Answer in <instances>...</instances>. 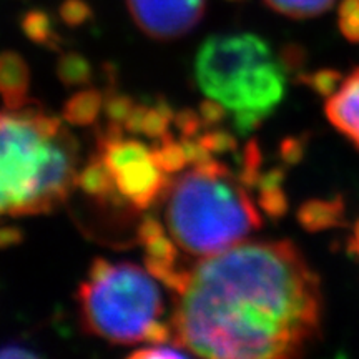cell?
<instances>
[{"instance_id": "cell-7", "label": "cell", "mask_w": 359, "mask_h": 359, "mask_svg": "<svg viewBox=\"0 0 359 359\" xmlns=\"http://www.w3.org/2000/svg\"><path fill=\"white\" fill-rule=\"evenodd\" d=\"M127 7L143 34L167 42L190 34L200 24L206 0H127Z\"/></svg>"}, {"instance_id": "cell-19", "label": "cell", "mask_w": 359, "mask_h": 359, "mask_svg": "<svg viewBox=\"0 0 359 359\" xmlns=\"http://www.w3.org/2000/svg\"><path fill=\"white\" fill-rule=\"evenodd\" d=\"M58 79L65 85H85L92 79V65L80 53H64L57 64Z\"/></svg>"}, {"instance_id": "cell-22", "label": "cell", "mask_w": 359, "mask_h": 359, "mask_svg": "<svg viewBox=\"0 0 359 359\" xmlns=\"http://www.w3.org/2000/svg\"><path fill=\"white\" fill-rule=\"evenodd\" d=\"M135 103L132 98L122 93H110L105 97V114L109 116L111 125H125L128 116L132 115Z\"/></svg>"}, {"instance_id": "cell-21", "label": "cell", "mask_w": 359, "mask_h": 359, "mask_svg": "<svg viewBox=\"0 0 359 359\" xmlns=\"http://www.w3.org/2000/svg\"><path fill=\"white\" fill-rule=\"evenodd\" d=\"M302 80H304V83L316 93H320V95L331 97L339 88L344 79L338 70L323 69L313 72L309 75H303Z\"/></svg>"}, {"instance_id": "cell-27", "label": "cell", "mask_w": 359, "mask_h": 359, "mask_svg": "<svg viewBox=\"0 0 359 359\" xmlns=\"http://www.w3.org/2000/svg\"><path fill=\"white\" fill-rule=\"evenodd\" d=\"M22 238L24 236H22V231L19 230V228L2 226L0 228V250L20 243Z\"/></svg>"}, {"instance_id": "cell-6", "label": "cell", "mask_w": 359, "mask_h": 359, "mask_svg": "<svg viewBox=\"0 0 359 359\" xmlns=\"http://www.w3.org/2000/svg\"><path fill=\"white\" fill-rule=\"evenodd\" d=\"M100 158L114 178L116 195L137 210H148L167 187L168 175L156 163L145 143L125 138L118 125H111L98 143Z\"/></svg>"}, {"instance_id": "cell-16", "label": "cell", "mask_w": 359, "mask_h": 359, "mask_svg": "<svg viewBox=\"0 0 359 359\" xmlns=\"http://www.w3.org/2000/svg\"><path fill=\"white\" fill-rule=\"evenodd\" d=\"M20 27L24 34L32 42L47 45V47H57L58 45V35L53 29L52 17L43 11H29L24 13L20 20Z\"/></svg>"}, {"instance_id": "cell-8", "label": "cell", "mask_w": 359, "mask_h": 359, "mask_svg": "<svg viewBox=\"0 0 359 359\" xmlns=\"http://www.w3.org/2000/svg\"><path fill=\"white\" fill-rule=\"evenodd\" d=\"M138 241L145 250L147 269L160 283L175 293H180L187 283L188 269L180 268L177 243L167 235L163 226L155 218L147 217L138 228Z\"/></svg>"}, {"instance_id": "cell-4", "label": "cell", "mask_w": 359, "mask_h": 359, "mask_svg": "<svg viewBox=\"0 0 359 359\" xmlns=\"http://www.w3.org/2000/svg\"><path fill=\"white\" fill-rule=\"evenodd\" d=\"M195 79L243 135L258 128L286 92L285 67L262 37L246 32L206 39L195 58Z\"/></svg>"}, {"instance_id": "cell-20", "label": "cell", "mask_w": 359, "mask_h": 359, "mask_svg": "<svg viewBox=\"0 0 359 359\" xmlns=\"http://www.w3.org/2000/svg\"><path fill=\"white\" fill-rule=\"evenodd\" d=\"M341 34L353 43H359V0H341L338 8Z\"/></svg>"}, {"instance_id": "cell-13", "label": "cell", "mask_w": 359, "mask_h": 359, "mask_svg": "<svg viewBox=\"0 0 359 359\" xmlns=\"http://www.w3.org/2000/svg\"><path fill=\"white\" fill-rule=\"evenodd\" d=\"M105 107V98L97 90H82L72 95L65 103L64 118L67 123L77 127H88L95 123L98 115Z\"/></svg>"}, {"instance_id": "cell-12", "label": "cell", "mask_w": 359, "mask_h": 359, "mask_svg": "<svg viewBox=\"0 0 359 359\" xmlns=\"http://www.w3.org/2000/svg\"><path fill=\"white\" fill-rule=\"evenodd\" d=\"M175 122L173 110L167 103H158L155 107L135 105L132 115L123 125L128 132L135 135H147V137L161 140L170 135V125Z\"/></svg>"}, {"instance_id": "cell-18", "label": "cell", "mask_w": 359, "mask_h": 359, "mask_svg": "<svg viewBox=\"0 0 359 359\" xmlns=\"http://www.w3.org/2000/svg\"><path fill=\"white\" fill-rule=\"evenodd\" d=\"M160 145L154 148V156L160 168L167 175L172 173H182L188 165H190V158H188L185 143L173 142V138L165 137L161 138Z\"/></svg>"}, {"instance_id": "cell-10", "label": "cell", "mask_w": 359, "mask_h": 359, "mask_svg": "<svg viewBox=\"0 0 359 359\" xmlns=\"http://www.w3.org/2000/svg\"><path fill=\"white\" fill-rule=\"evenodd\" d=\"M30 72L27 62L15 52L0 53V97L7 109L17 110L29 102Z\"/></svg>"}, {"instance_id": "cell-23", "label": "cell", "mask_w": 359, "mask_h": 359, "mask_svg": "<svg viewBox=\"0 0 359 359\" xmlns=\"http://www.w3.org/2000/svg\"><path fill=\"white\" fill-rule=\"evenodd\" d=\"M60 19L69 27H80L92 19V7L85 0H64L60 6Z\"/></svg>"}, {"instance_id": "cell-3", "label": "cell", "mask_w": 359, "mask_h": 359, "mask_svg": "<svg viewBox=\"0 0 359 359\" xmlns=\"http://www.w3.org/2000/svg\"><path fill=\"white\" fill-rule=\"evenodd\" d=\"M240 177L213 158L193 163L170 187L168 233L193 257L231 248L262 226V217Z\"/></svg>"}, {"instance_id": "cell-24", "label": "cell", "mask_w": 359, "mask_h": 359, "mask_svg": "<svg viewBox=\"0 0 359 359\" xmlns=\"http://www.w3.org/2000/svg\"><path fill=\"white\" fill-rule=\"evenodd\" d=\"M180 346V344H178ZM178 346L172 348L167 343H151L148 344V348H140L137 351L130 354V358L133 359H161V358H187L190 351L188 349H180Z\"/></svg>"}, {"instance_id": "cell-28", "label": "cell", "mask_w": 359, "mask_h": 359, "mask_svg": "<svg viewBox=\"0 0 359 359\" xmlns=\"http://www.w3.org/2000/svg\"><path fill=\"white\" fill-rule=\"evenodd\" d=\"M283 156H285L286 161H298L303 156V143L298 140H290L288 143L283 145Z\"/></svg>"}, {"instance_id": "cell-5", "label": "cell", "mask_w": 359, "mask_h": 359, "mask_svg": "<svg viewBox=\"0 0 359 359\" xmlns=\"http://www.w3.org/2000/svg\"><path fill=\"white\" fill-rule=\"evenodd\" d=\"M80 320L90 334L111 344L167 343L163 294L148 269L97 258L77 293Z\"/></svg>"}, {"instance_id": "cell-30", "label": "cell", "mask_w": 359, "mask_h": 359, "mask_svg": "<svg viewBox=\"0 0 359 359\" xmlns=\"http://www.w3.org/2000/svg\"><path fill=\"white\" fill-rule=\"evenodd\" d=\"M230 2H243V0H230Z\"/></svg>"}, {"instance_id": "cell-1", "label": "cell", "mask_w": 359, "mask_h": 359, "mask_svg": "<svg viewBox=\"0 0 359 359\" xmlns=\"http://www.w3.org/2000/svg\"><path fill=\"white\" fill-rule=\"evenodd\" d=\"M173 333L217 359L302 356L321 331L320 278L291 241H241L206 257L177 293Z\"/></svg>"}, {"instance_id": "cell-26", "label": "cell", "mask_w": 359, "mask_h": 359, "mask_svg": "<svg viewBox=\"0 0 359 359\" xmlns=\"http://www.w3.org/2000/svg\"><path fill=\"white\" fill-rule=\"evenodd\" d=\"M19 358L32 359V358H37V353L22 348L20 344H8V346L0 348V359H19Z\"/></svg>"}, {"instance_id": "cell-2", "label": "cell", "mask_w": 359, "mask_h": 359, "mask_svg": "<svg viewBox=\"0 0 359 359\" xmlns=\"http://www.w3.org/2000/svg\"><path fill=\"white\" fill-rule=\"evenodd\" d=\"M79 172L77 142L60 120L27 105L0 111V217L52 212Z\"/></svg>"}, {"instance_id": "cell-15", "label": "cell", "mask_w": 359, "mask_h": 359, "mask_svg": "<svg viewBox=\"0 0 359 359\" xmlns=\"http://www.w3.org/2000/svg\"><path fill=\"white\" fill-rule=\"evenodd\" d=\"M281 182L283 173L280 170H273L258 178L259 205L271 218H280L288 212V198H286Z\"/></svg>"}, {"instance_id": "cell-29", "label": "cell", "mask_w": 359, "mask_h": 359, "mask_svg": "<svg viewBox=\"0 0 359 359\" xmlns=\"http://www.w3.org/2000/svg\"><path fill=\"white\" fill-rule=\"evenodd\" d=\"M348 251L353 253L354 257L359 258V218L356 219L353 226V235L349 238V243H348Z\"/></svg>"}, {"instance_id": "cell-9", "label": "cell", "mask_w": 359, "mask_h": 359, "mask_svg": "<svg viewBox=\"0 0 359 359\" xmlns=\"http://www.w3.org/2000/svg\"><path fill=\"white\" fill-rule=\"evenodd\" d=\"M331 125L359 147V69L349 74L326 102Z\"/></svg>"}, {"instance_id": "cell-17", "label": "cell", "mask_w": 359, "mask_h": 359, "mask_svg": "<svg viewBox=\"0 0 359 359\" xmlns=\"http://www.w3.org/2000/svg\"><path fill=\"white\" fill-rule=\"evenodd\" d=\"M336 0H264V4L281 15L291 19H311L323 15L334 6Z\"/></svg>"}, {"instance_id": "cell-11", "label": "cell", "mask_w": 359, "mask_h": 359, "mask_svg": "<svg viewBox=\"0 0 359 359\" xmlns=\"http://www.w3.org/2000/svg\"><path fill=\"white\" fill-rule=\"evenodd\" d=\"M344 217H346V205L339 196L331 200H308L298 210L299 224L311 233L343 226Z\"/></svg>"}, {"instance_id": "cell-14", "label": "cell", "mask_w": 359, "mask_h": 359, "mask_svg": "<svg viewBox=\"0 0 359 359\" xmlns=\"http://www.w3.org/2000/svg\"><path fill=\"white\" fill-rule=\"evenodd\" d=\"M77 185L87 193V195L93 196L97 200H110L116 195L114 178L103 163L100 155L97 158L90 160L85 167L79 172Z\"/></svg>"}, {"instance_id": "cell-25", "label": "cell", "mask_w": 359, "mask_h": 359, "mask_svg": "<svg viewBox=\"0 0 359 359\" xmlns=\"http://www.w3.org/2000/svg\"><path fill=\"white\" fill-rule=\"evenodd\" d=\"M198 140L201 145L206 148V151H208L210 155L224 154V151L233 150V148L236 147L235 138H233L230 133H224V132L203 133L201 137H198Z\"/></svg>"}]
</instances>
